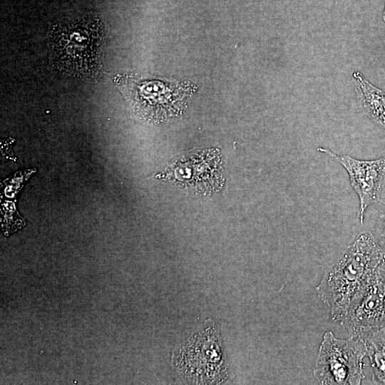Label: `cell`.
Here are the masks:
<instances>
[{"mask_svg": "<svg viewBox=\"0 0 385 385\" xmlns=\"http://www.w3.org/2000/svg\"><path fill=\"white\" fill-rule=\"evenodd\" d=\"M104 41L103 26L98 19L56 24L50 34L53 62L68 76L95 80L102 72Z\"/></svg>", "mask_w": 385, "mask_h": 385, "instance_id": "cell-2", "label": "cell"}, {"mask_svg": "<svg viewBox=\"0 0 385 385\" xmlns=\"http://www.w3.org/2000/svg\"><path fill=\"white\" fill-rule=\"evenodd\" d=\"M364 341L360 334L339 339L327 332L319 349L314 376L319 384H361L364 378Z\"/></svg>", "mask_w": 385, "mask_h": 385, "instance_id": "cell-3", "label": "cell"}, {"mask_svg": "<svg viewBox=\"0 0 385 385\" xmlns=\"http://www.w3.org/2000/svg\"><path fill=\"white\" fill-rule=\"evenodd\" d=\"M359 334L365 343L372 370V381L377 384H385V328L371 329Z\"/></svg>", "mask_w": 385, "mask_h": 385, "instance_id": "cell-9", "label": "cell"}, {"mask_svg": "<svg viewBox=\"0 0 385 385\" xmlns=\"http://www.w3.org/2000/svg\"><path fill=\"white\" fill-rule=\"evenodd\" d=\"M317 150L339 163L348 173L350 184L359 199V215L362 223L366 208L380 200L385 185V155L376 160H363L338 155L324 148H318Z\"/></svg>", "mask_w": 385, "mask_h": 385, "instance_id": "cell-6", "label": "cell"}, {"mask_svg": "<svg viewBox=\"0 0 385 385\" xmlns=\"http://www.w3.org/2000/svg\"><path fill=\"white\" fill-rule=\"evenodd\" d=\"M340 324L351 335L385 328V257L355 297Z\"/></svg>", "mask_w": 385, "mask_h": 385, "instance_id": "cell-5", "label": "cell"}, {"mask_svg": "<svg viewBox=\"0 0 385 385\" xmlns=\"http://www.w3.org/2000/svg\"><path fill=\"white\" fill-rule=\"evenodd\" d=\"M384 229H383V232H382V235H381V237H382V239H383V242L385 245V216L384 217Z\"/></svg>", "mask_w": 385, "mask_h": 385, "instance_id": "cell-10", "label": "cell"}, {"mask_svg": "<svg viewBox=\"0 0 385 385\" xmlns=\"http://www.w3.org/2000/svg\"><path fill=\"white\" fill-rule=\"evenodd\" d=\"M124 86L135 106L153 116H168L181 108L188 97L180 83L155 80H133Z\"/></svg>", "mask_w": 385, "mask_h": 385, "instance_id": "cell-7", "label": "cell"}, {"mask_svg": "<svg viewBox=\"0 0 385 385\" xmlns=\"http://www.w3.org/2000/svg\"><path fill=\"white\" fill-rule=\"evenodd\" d=\"M383 19H384V21L385 22V6H384V12H383Z\"/></svg>", "mask_w": 385, "mask_h": 385, "instance_id": "cell-11", "label": "cell"}, {"mask_svg": "<svg viewBox=\"0 0 385 385\" xmlns=\"http://www.w3.org/2000/svg\"><path fill=\"white\" fill-rule=\"evenodd\" d=\"M385 257L369 231L361 232L342 257L328 271L316 290L331 309L333 321L341 322L350 305Z\"/></svg>", "mask_w": 385, "mask_h": 385, "instance_id": "cell-1", "label": "cell"}, {"mask_svg": "<svg viewBox=\"0 0 385 385\" xmlns=\"http://www.w3.org/2000/svg\"><path fill=\"white\" fill-rule=\"evenodd\" d=\"M355 90L366 115L385 131V90L365 79L362 74L353 73Z\"/></svg>", "mask_w": 385, "mask_h": 385, "instance_id": "cell-8", "label": "cell"}, {"mask_svg": "<svg viewBox=\"0 0 385 385\" xmlns=\"http://www.w3.org/2000/svg\"><path fill=\"white\" fill-rule=\"evenodd\" d=\"M212 327L191 337L180 349L176 366L186 379L196 383H216L226 376L220 338Z\"/></svg>", "mask_w": 385, "mask_h": 385, "instance_id": "cell-4", "label": "cell"}]
</instances>
